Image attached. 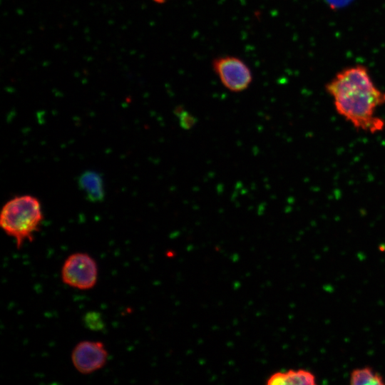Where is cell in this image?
<instances>
[{"mask_svg": "<svg viewBox=\"0 0 385 385\" xmlns=\"http://www.w3.org/2000/svg\"><path fill=\"white\" fill-rule=\"evenodd\" d=\"M325 88L336 112L355 129L375 134L384 128L385 121L376 111L385 104V91L375 85L365 66L342 70Z\"/></svg>", "mask_w": 385, "mask_h": 385, "instance_id": "cell-1", "label": "cell"}, {"mask_svg": "<svg viewBox=\"0 0 385 385\" xmlns=\"http://www.w3.org/2000/svg\"><path fill=\"white\" fill-rule=\"evenodd\" d=\"M43 220L39 200L30 195L16 196L3 207L0 225L3 230L12 237L20 248L26 240H33Z\"/></svg>", "mask_w": 385, "mask_h": 385, "instance_id": "cell-2", "label": "cell"}, {"mask_svg": "<svg viewBox=\"0 0 385 385\" xmlns=\"http://www.w3.org/2000/svg\"><path fill=\"white\" fill-rule=\"evenodd\" d=\"M61 278L66 284L81 290L93 288L98 279V265L86 253L71 255L61 269Z\"/></svg>", "mask_w": 385, "mask_h": 385, "instance_id": "cell-3", "label": "cell"}, {"mask_svg": "<svg viewBox=\"0 0 385 385\" xmlns=\"http://www.w3.org/2000/svg\"><path fill=\"white\" fill-rule=\"evenodd\" d=\"M212 68L221 83L231 92L246 90L252 81V73L248 65L234 56H223L212 61Z\"/></svg>", "mask_w": 385, "mask_h": 385, "instance_id": "cell-4", "label": "cell"}, {"mask_svg": "<svg viewBox=\"0 0 385 385\" xmlns=\"http://www.w3.org/2000/svg\"><path fill=\"white\" fill-rule=\"evenodd\" d=\"M107 359V350L101 342H81L71 354L74 367L83 374H91L101 369L106 364Z\"/></svg>", "mask_w": 385, "mask_h": 385, "instance_id": "cell-5", "label": "cell"}, {"mask_svg": "<svg viewBox=\"0 0 385 385\" xmlns=\"http://www.w3.org/2000/svg\"><path fill=\"white\" fill-rule=\"evenodd\" d=\"M267 385L275 384H316L313 373L305 369H290L286 372H276L267 379Z\"/></svg>", "mask_w": 385, "mask_h": 385, "instance_id": "cell-6", "label": "cell"}, {"mask_svg": "<svg viewBox=\"0 0 385 385\" xmlns=\"http://www.w3.org/2000/svg\"><path fill=\"white\" fill-rule=\"evenodd\" d=\"M81 190L92 202H101L104 197V186L101 176L94 171L83 173L78 179Z\"/></svg>", "mask_w": 385, "mask_h": 385, "instance_id": "cell-7", "label": "cell"}, {"mask_svg": "<svg viewBox=\"0 0 385 385\" xmlns=\"http://www.w3.org/2000/svg\"><path fill=\"white\" fill-rule=\"evenodd\" d=\"M350 384L354 385H384L385 381L381 374L371 367L354 369L350 374Z\"/></svg>", "mask_w": 385, "mask_h": 385, "instance_id": "cell-8", "label": "cell"}, {"mask_svg": "<svg viewBox=\"0 0 385 385\" xmlns=\"http://www.w3.org/2000/svg\"><path fill=\"white\" fill-rule=\"evenodd\" d=\"M176 114L179 118L180 126L183 129H190L196 123L195 118L181 108H177Z\"/></svg>", "mask_w": 385, "mask_h": 385, "instance_id": "cell-9", "label": "cell"}, {"mask_svg": "<svg viewBox=\"0 0 385 385\" xmlns=\"http://www.w3.org/2000/svg\"><path fill=\"white\" fill-rule=\"evenodd\" d=\"M85 317L86 324L91 329L100 330L103 328V321L98 313L89 312Z\"/></svg>", "mask_w": 385, "mask_h": 385, "instance_id": "cell-10", "label": "cell"}, {"mask_svg": "<svg viewBox=\"0 0 385 385\" xmlns=\"http://www.w3.org/2000/svg\"><path fill=\"white\" fill-rule=\"evenodd\" d=\"M153 1L158 4H163V3L166 2L168 0H153Z\"/></svg>", "mask_w": 385, "mask_h": 385, "instance_id": "cell-11", "label": "cell"}]
</instances>
